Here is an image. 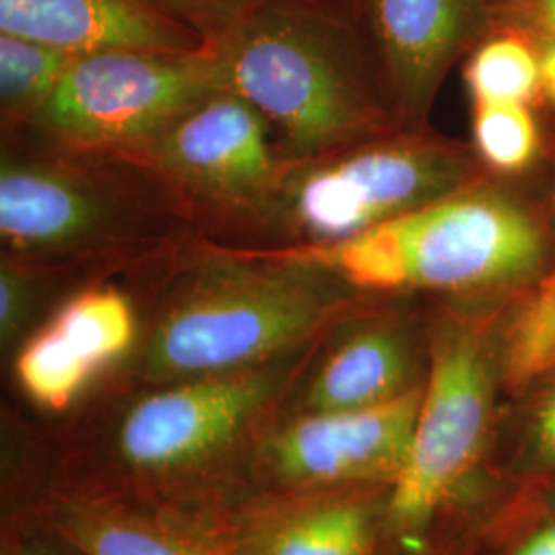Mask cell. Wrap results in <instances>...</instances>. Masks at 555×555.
Instances as JSON below:
<instances>
[{
    "mask_svg": "<svg viewBox=\"0 0 555 555\" xmlns=\"http://www.w3.org/2000/svg\"><path fill=\"white\" fill-rule=\"evenodd\" d=\"M151 300L134 350L114 369L151 387L259 366L325 336L369 293L302 254L198 238L142 272Z\"/></svg>",
    "mask_w": 555,
    "mask_h": 555,
    "instance_id": "cell-1",
    "label": "cell"
},
{
    "mask_svg": "<svg viewBox=\"0 0 555 555\" xmlns=\"http://www.w3.org/2000/svg\"><path fill=\"white\" fill-rule=\"evenodd\" d=\"M198 238L188 204L140 160L2 134L0 256L93 282L140 274Z\"/></svg>",
    "mask_w": 555,
    "mask_h": 555,
    "instance_id": "cell-2",
    "label": "cell"
},
{
    "mask_svg": "<svg viewBox=\"0 0 555 555\" xmlns=\"http://www.w3.org/2000/svg\"><path fill=\"white\" fill-rule=\"evenodd\" d=\"M210 52L222 89L258 109L291 163L405 128L348 2L268 0Z\"/></svg>",
    "mask_w": 555,
    "mask_h": 555,
    "instance_id": "cell-3",
    "label": "cell"
},
{
    "mask_svg": "<svg viewBox=\"0 0 555 555\" xmlns=\"http://www.w3.org/2000/svg\"><path fill=\"white\" fill-rule=\"evenodd\" d=\"M318 344L235 373L132 387L98 442L100 472L68 481L157 500H222L227 477L247 467Z\"/></svg>",
    "mask_w": 555,
    "mask_h": 555,
    "instance_id": "cell-4",
    "label": "cell"
},
{
    "mask_svg": "<svg viewBox=\"0 0 555 555\" xmlns=\"http://www.w3.org/2000/svg\"><path fill=\"white\" fill-rule=\"evenodd\" d=\"M554 233L547 208L488 173L360 237L300 254L369 295L496 302L554 263Z\"/></svg>",
    "mask_w": 555,
    "mask_h": 555,
    "instance_id": "cell-5",
    "label": "cell"
},
{
    "mask_svg": "<svg viewBox=\"0 0 555 555\" xmlns=\"http://www.w3.org/2000/svg\"><path fill=\"white\" fill-rule=\"evenodd\" d=\"M488 176L472 144L433 128H401L377 139L288 163L254 208L204 241L300 254L341 245Z\"/></svg>",
    "mask_w": 555,
    "mask_h": 555,
    "instance_id": "cell-6",
    "label": "cell"
},
{
    "mask_svg": "<svg viewBox=\"0 0 555 555\" xmlns=\"http://www.w3.org/2000/svg\"><path fill=\"white\" fill-rule=\"evenodd\" d=\"M511 298L435 305L410 455L387 494V531L405 545L420 547L488 447L504 391L500 323Z\"/></svg>",
    "mask_w": 555,
    "mask_h": 555,
    "instance_id": "cell-7",
    "label": "cell"
},
{
    "mask_svg": "<svg viewBox=\"0 0 555 555\" xmlns=\"http://www.w3.org/2000/svg\"><path fill=\"white\" fill-rule=\"evenodd\" d=\"M220 89L219 62L210 50L79 54L23 130L68 149L124 153Z\"/></svg>",
    "mask_w": 555,
    "mask_h": 555,
    "instance_id": "cell-8",
    "label": "cell"
},
{
    "mask_svg": "<svg viewBox=\"0 0 555 555\" xmlns=\"http://www.w3.org/2000/svg\"><path fill=\"white\" fill-rule=\"evenodd\" d=\"M121 155L146 165L188 204L199 237L266 198L291 163L266 118L227 89Z\"/></svg>",
    "mask_w": 555,
    "mask_h": 555,
    "instance_id": "cell-9",
    "label": "cell"
},
{
    "mask_svg": "<svg viewBox=\"0 0 555 555\" xmlns=\"http://www.w3.org/2000/svg\"><path fill=\"white\" fill-rule=\"evenodd\" d=\"M424 383L375 408L280 414L254 444L245 472L258 490L391 488L410 455Z\"/></svg>",
    "mask_w": 555,
    "mask_h": 555,
    "instance_id": "cell-10",
    "label": "cell"
},
{
    "mask_svg": "<svg viewBox=\"0 0 555 555\" xmlns=\"http://www.w3.org/2000/svg\"><path fill=\"white\" fill-rule=\"evenodd\" d=\"M433 311L414 295H366L319 339L282 414L364 410L420 387Z\"/></svg>",
    "mask_w": 555,
    "mask_h": 555,
    "instance_id": "cell-11",
    "label": "cell"
},
{
    "mask_svg": "<svg viewBox=\"0 0 555 555\" xmlns=\"http://www.w3.org/2000/svg\"><path fill=\"white\" fill-rule=\"evenodd\" d=\"M222 500L176 502L73 483L41 492L31 515L75 555H235Z\"/></svg>",
    "mask_w": 555,
    "mask_h": 555,
    "instance_id": "cell-12",
    "label": "cell"
},
{
    "mask_svg": "<svg viewBox=\"0 0 555 555\" xmlns=\"http://www.w3.org/2000/svg\"><path fill=\"white\" fill-rule=\"evenodd\" d=\"M397 116L430 128L438 93L492 27V0H352Z\"/></svg>",
    "mask_w": 555,
    "mask_h": 555,
    "instance_id": "cell-13",
    "label": "cell"
},
{
    "mask_svg": "<svg viewBox=\"0 0 555 555\" xmlns=\"http://www.w3.org/2000/svg\"><path fill=\"white\" fill-rule=\"evenodd\" d=\"M387 494V486L258 490L220 511L235 555H377Z\"/></svg>",
    "mask_w": 555,
    "mask_h": 555,
    "instance_id": "cell-14",
    "label": "cell"
},
{
    "mask_svg": "<svg viewBox=\"0 0 555 555\" xmlns=\"http://www.w3.org/2000/svg\"><path fill=\"white\" fill-rule=\"evenodd\" d=\"M0 34L70 54L139 50L199 54L208 43L155 0H0Z\"/></svg>",
    "mask_w": 555,
    "mask_h": 555,
    "instance_id": "cell-15",
    "label": "cell"
},
{
    "mask_svg": "<svg viewBox=\"0 0 555 555\" xmlns=\"http://www.w3.org/2000/svg\"><path fill=\"white\" fill-rule=\"evenodd\" d=\"M46 321L98 373L124 362L140 336L134 300L105 278L75 288Z\"/></svg>",
    "mask_w": 555,
    "mask_h": 555,
    "instance_id": "cell-16",
    "label": "cell"
},
{
    "mask_svg": "<svg viewBox=\"0 0 555 555\" xmlns=\"http://www.w3.org/2000/svg\"><path fill=\"white\" fill-rule=\"evenodd\" d=\"M555 373V259L508 300L500 323V377L506 393H525Z\"/></svg>",
    "mask_w": 555,
    "mask_h": 555,
    "instance_id": "cell-17",
    "label": "cell"
},
{
    "mask_svg": "<svg viewBox=\"0 0 555 555\" xmlns=\"http://www.w3.org/2000/svg\"><path fill=\"white\" fill-rule=\"evenodd\" d=\"M472 103H541V59L533 36L492 25L463 60Z\"/></svg>",
    "mask_w": 555,
    "mask_h": 555,
    "instance_id": "cell-18",
    "label": "cell"
},
{
    "mask_svg": "<svg viewBox=\"0 0 555 555\" xmlns=\"http://www.w3.org/2000/svg\"><path fill=\"white\" fill-rule=\"evenodd\" d=\"M79 54L0 34V130L17 132L38 116Z\"/></svg>",
    "mask_w": 555,
    "mask_h": 555,
    "instance_id": "cell-19",
    "label": "cell"
},
{
    "mask_svg": "<svg viewBox=\"0 0 555 555\" xmlns=\"http://www.w3.org/2000/svg\"><path fill=\"white\" fill-rule=\"evenodd\" d=\"M21 391L41 410H68L100 373L43 321L21 341L13 358Z\"/></svg>",
    "mask_w": 555,
    "mask_h": 555,
    "instance_id": "cell-20",
    "label": "cell"
},
{
    "mask_svg": "<svg viewBox=\"0 0 555 555\" xmlns=\"http://www.w3.org/2000/svg\"><path fill=\"white\" fill-rule=\"evenodd\" d=\"M472 137L477 159L504 179L531 171L545 144L535 109L525 103H476Z\"/></svg>",
    "mask_w": 555,
    "mask_h": 555,
    "instance_id": "cell-21",
    "label": "cell"
},
{
    "mask_svg": "<svg viewBox=\"0 0 555 555\" xmlns=\"http://www.w3.org/2000/svg\"><path fill=\"white\" fill-rule=\"evenodd\" d=\"M77 282L56 270L0 256V344L2 352H15L34 332L41 307L60 288Z\"/></svg>",
    "mask_w": 555,
    "mask_h": 555,
    "instance_id": "cell-22",
    "label": "cell"
},
{
    "mask_svg": "<svg viewBox=\"0 0 555 555\" xmlns=\"http://www.w3.org/2000/svg\"><path fill=\"white\" fill-rule=\"evenodd\" d=\"M176 20L198 31L208 50L220 40L241 17L268 0H155Z\"/></svg>",
    "mask_w": 555,
    "mask_h": 555,
    "instance_id": "cell-23",
    "label": "cell"
},
{
    "mask_svg": "<svg viewBox=\"0 0 555 555\" xmlns=\"http://www.w3.org/2000/svg\"><path fill=\"white\" fill-rule=\"evenodd\" d=\"M527 430L529 463L541 472H555V373L543 380Z\"/></svg>",
    "mask_w": 555,
    "mask_h": 555,
    "instance_id": "cell-24",
    "label": "cell"
},
{
    "mask_svg": "<svg viewBox=\"0 0 555 555\" xmlns=\"http://www.w3.org/2000/svg\"><path fill=\"white\" fill-rule=\"evenodd\" d=\"M492 25L522 29L537 41H555V0H492Z\"/></svg>",
    "mask_w": 555,
    "mask_h": 555,
    "instance_id": "cell-25",
    "label": "cell"
},
{
    "mask_svg": "<svg viewBox=\"0 0 555 555\" xmlns=\"http://www.w3.org/2000/svg\"><path fill=\"white\" fill-rule=\"evenodd\" d=\"M34 529L36 531L11 527L2 539V555H75L38 525H34Z\"/></svg>",
    "mask_w": 555,
    "mask_h": 555,
    "instance_id": "cell-26",
    "label": "cell"
},
{
    "mask_svg": "<svg viewBox=\"0 0 555 555\" xmlns=\"http://www.w3.org/2000/svg\"><path fill=\"white\" fill-rule=\"evenodd\" d=\"M506 555H555V516L539 522Z\"/></svg>",
    "mask_w": 555,
    "mask_h": 555,
    "instance_id": "cell-27",
    "label": "cell"
},
{
    "mask_svg": "<svg viewBox=\"0 0 555 555\" xmlns=\"http://www.w3.org/2000/svg\"><path fill=\"white\" fill-rule=\"evenodd\" d=\"M541 59V101L555 109V41H537Z\"/></svg>",
    "mask_w": 555,
    "mask_h": 555,
    "instance_id": "cell-28",
    "label": "cell"
},
{
    "mask_svg": "<svg viewBox=\"0 0 555 555\" xmlns=\"http://www.w3.org/2000/svg\"><path fill=\"white\" fill-rule=\"evenodd\" d=\"M547 212L555 229V151L552 155V183H550V194H547Z\"/></svg>",
    "mask_w": 555,
    "mask_h": 555,
    "instance_id": "cell-29",
    "label": "cell"
},
{
    "mask_svg": "<svg viewBox=\"0 0 555 555\" xmlns=\"http://www.w3.org/2000/svg\"><path fill=\"white\" fill-rule=\"evenodd\" d=\"M416 555H461L455 547H438V550H424L416 552Z\"/></svg>",
    "mask_w": 555,
    "mask_h": 555,
    "instance_id": "cell-30",
    "label": "cell"
},
{
    "mask_svg": "<svg viewBox=\"0 0 555 555\" xmlns=\"http://www.w3.org/2000/svg\"><path fill=\"white\" fill-rule=\"evenodd\" d=\"M341 2H348V4H352V0H341Z\"/></svg>",
    "mask_w": 555,
    "mask_h": 555,
    "instance_id": "cell-31",
    "label": "cell"
}]
</instances>
